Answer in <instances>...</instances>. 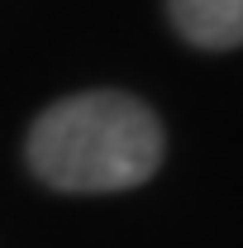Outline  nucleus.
<instances>
[{
	"mask_svg": "<svg viewBox=\"0 0 243 248\" xmlns=\"http://www.w3.org/2000/svg\"><path fill=\"white\" fill-rule=\"evenodd\" d=\"M162 162V124L124 91H81L48 105L29 129L38 182L72 196L143 186Z\"/></svg>",
	"mask_w": 243,
	"mask_h": 248,
	"instance_id": "1",
	"label": "nucleus"
},
{
	"mask_svg": "<svg viewBox=\"0 0 243 248\" xmlns=\"http://www.w3.org/2000/svg\"><path fill=\"white\" fill-rule=\"evenodd\" d=\"M167 15L186 43L205 53L243 48V0H167Z\"/></svg>",
	"mask_w": 243,
	"mask_h": 248,
	"instance_id": "2",
	"label": "nucleus"
}]
</instances>
